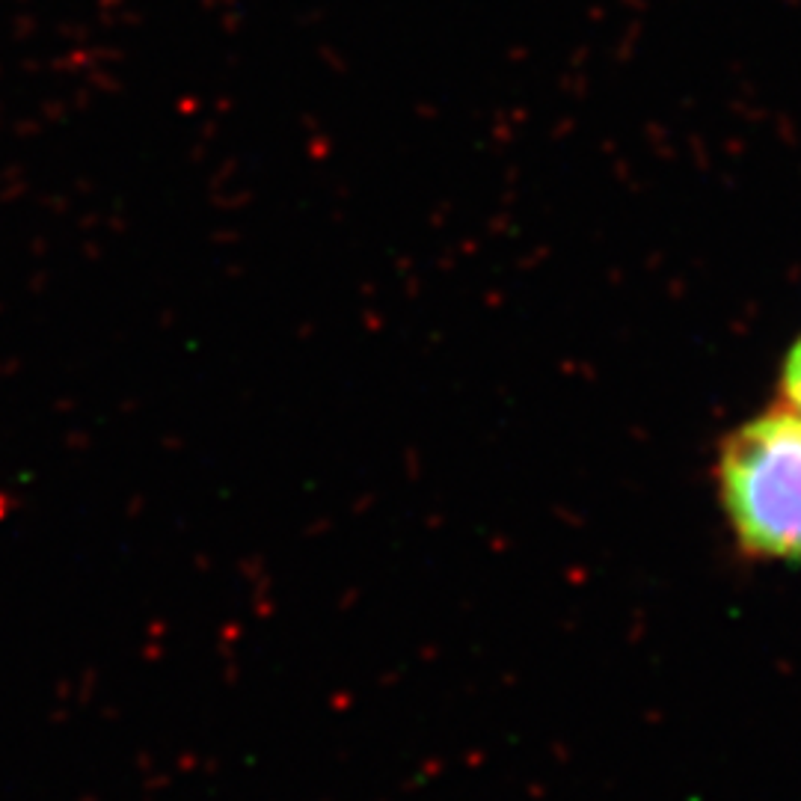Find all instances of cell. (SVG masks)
<instances>
[{"instance_id": "obj_2", "label": "cell", "mask_w": 801, "mask_h": 801, "mask_svg": "<svg viewBox=\"0 0 801 801\" xmlns=\"http://www.w3.org/2000/svg\"><path fill=\"white\" fill-rule=\"evenodd\" d=\"M781 389H784L786 406L801 416V342L790 351V360H786V365H784Z\"/></svg>"}, {"instance_id": "obj_1", "label": "cell", "mask_w": 801, "mask_h": 801, "mask_svg": "<svg viewBox=\"0 0 801 801\" xmlns=\"http://www.w3.org/2000/svg\"><path fill=\"white\" fill-rule=\"evenodd\" d=\"M722 499L745 553L801 558V416H757L722 448Z\"/></svg>"}]
</instances>
